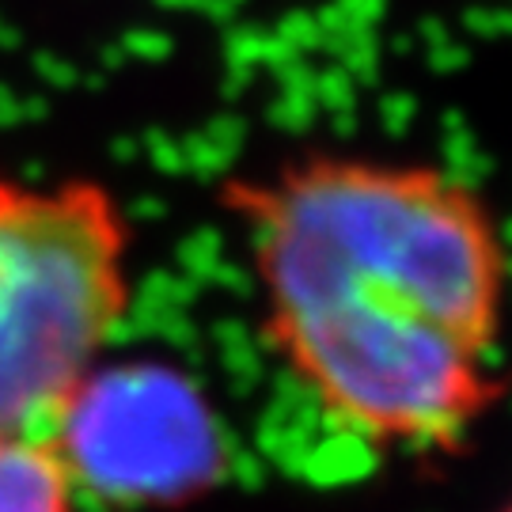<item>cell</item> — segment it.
<instances>
[{
    "label": "cell",
    "instance_id": "obj_3",
    "mask_svg": "<svg viewBox=\"0 0 512 512\" xmlns=\"http://www.w3.org/2000/svg\"><path fill=\"white\" fill-rule=\"evenodd\" d=\"M50 444L76 497L114 512L186 509L232 467L209 395L156 357H103L61 410Z\"/></svg>",
    "mask_w": 512,
    "mask_h": 512
},
{
    "label": "cell",
    "instance_id": "obj_4",
    "mask_svg": "<svg viewBox=\"0 0 512 512\" xmlns=\"http://www.w3.org/2000/svg\"><path fill=\"white\" fill-rule=\"evenodd\" d=\"M0 512H76V490L50 440L0 437Z\"/></svg>",
    "mask_w": 512,
    "mask_h": 512
},
{
    "label": "cell",
    "instance_id": "obj_5",
    "mask_svg": "<svg viewBox=\"0 0 512 512\" xmlns=\"http://www.w3.org/2000/svg\"><path fill=\"white\" fill-rule=\"evenodd\" d=\"M497 512H512V497H509V501H505V505H501Z\"/></svg>",
    "mask_w": 512,
    "mask_h": 512
},
{
    "label": "cell",
    "instance_id": "obj_2",
    "mask_svg": "<svg viewBox=\"0 0 512 512\" xmlns=\"http://www.w3.org/2000/svg\"><path fill=\"white\" fill-rule=\"evenodd\" d=\"M133 228L99 179L0 175V437L50 440L129 311Z\"/></svg>",
    "mask_w": 512,
    "mask_h": 512
},
{
    "label": "cell",
    "instance_id": "obj_1",
    "mask_svg": "<svg viewBox=\"0 0 512 512\" xmlns=\"http://www.w3.org/2000/svg\"><path fill=\"white\" fill-rule=\"evenodd\" d=\"M262 338L308 403L372 452L448 456L509 395L512 258L456 171L304 152L220 190Z\"/></svg>",
    "mask_w": 512,
    "mask_h": 512
}]
</instances>
